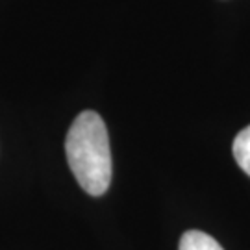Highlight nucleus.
I'll use <instances>...</instances> for the list:
<instances>
[{"instance_id": "obj_1", "label": "nucleus", "mask_w": 250, "mask_h": 250, "mask_svg": "<svg viewBox=\"0 0 250 250\" xmlns=\"http://www.w3.org/2000/svg\"><path fill=\"white\" fill-rule=\"evenodd\" d=\"M65 154L80 188L91 195H104L111 184V148L107 128L97 111H82L65 139Z\"/></svg>"}, {"instance_id": "obj_2", "label": "nucleus", "mask_w": 250, "mask_h": 250, "mask_svg": "<svg viewBox=\"0 0 250 250\" xmlns=\"http://www.w3.org/2000/svg\"><path fill=\"white\" fill-rule=\"evenodd\" d=\"M178 250H224L211 235L200 230H189L182 235Z\"/></svg>"}, {"instance_id": "obj_3", "label": "nucleus", "mask_w": 250, "mask_h": 250, "mask_svg": "<svg viewBox=\"0 0 250 250\" xmlns=\"http://www.w3.org/2000/svg\"><path fill=\"white\" fill-rule=\"evenodd\" d=\"M233 158L237 165L250 176V126L241 130L233 139Z\"/></svg>"}]
</instances>
